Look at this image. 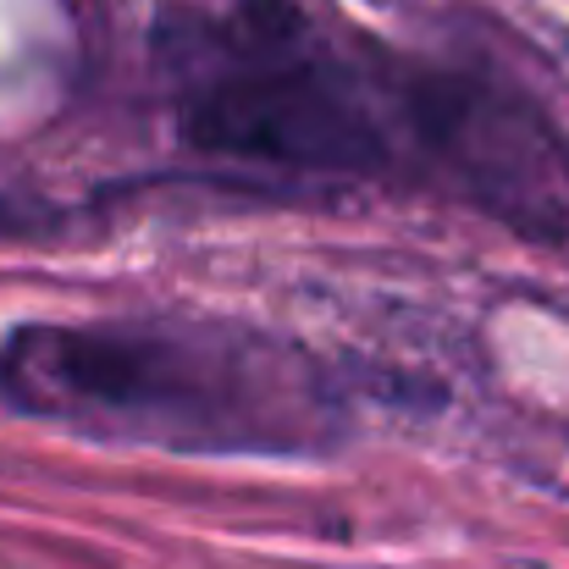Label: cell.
<instances>
[{"label":"cell","instance_id":"4","mask_svg":"<svg viewBox=\"0 0 569 569\" xmlns=\"http://www.w3.org/2000/svg\"><path fill=\"white\" fill-rule=\"evenodd\" d=\"M56 232H61V210L50 199H22V193L0 189V243H33Z\"/></svg>","mask_w":569,"mask_h":569},{"label":"cell","instance_id":"2","mask_svg":"<svg viewBox=\"0 0 569 569\" xmlns=\"http://www.w3.org/2000/svg\"><path fill=\"white\" fill-rule=\"evenodd\" d=\"M150 61L193 156L277 178H409L403 61L338 44L299 0H178Z\"/></svg>","mask_w":569,"mask_h":569},{"label":"cell","instance_id":"1","mask_svg":"<svg viewBox=\"0 0 569 569\" xmlns=\"http://www.w3.org/2000/svg\"><path fill=\"white\" fill-rule=\"evenodd\" d=\"M0 409L189 459H321L349 437L316 355L210 316L22 321L0 338Z\"/></svg>","mask_w":569,"mask_h":569},{"label":"cell","instance_id":"3","mask_svg":"<svg viewBox=\"0 0 569 569\" xmlns=\"http://www.w3.org/2000/svg\"><path fill=\"white\" fill-rule=\"evenodd\" d=\"M409 178L437 183L515 238L569 254V133L509 78L403 67Z\"/></svg>","mask_w":569,"mask_h":569}]
</instances>
